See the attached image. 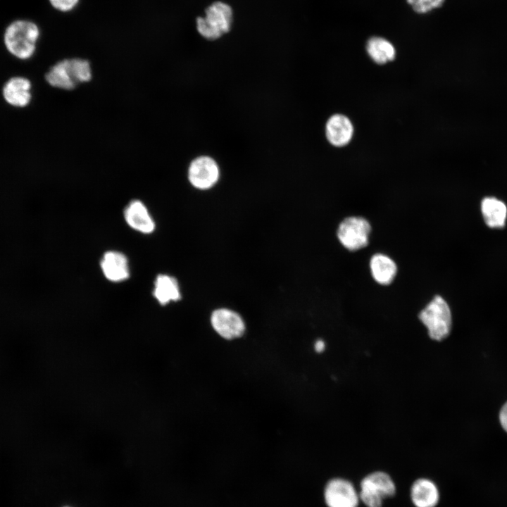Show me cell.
<instances>
[{"instance_id":"1","label":"cell","mask_w":507,"mask_h":507,"mask_svg":"<svg viewBox=\"0 0 507 507\" xmlns=\"http://www.w3.org/2000/svg\"><path fill=\"white\" fill-rule=\"evenodd\" d=\"M42 36V29L38 23L31 19L19 18L6 27L3 42L12 56L27 61L35 54Z\"/></svg>"},{"instance_id":"2","label":"cell","mask_w":507,"mask_h":507,"mask_svg":"<svg viewBox=\"0 0 507 507\" xmlns=\"http://www.w3.org/2000/svg\"><path fill=\"white\" fill-rule=\"evenodd\" d=\"M418 317L427 329L432 339L439 342L449 335L452 325L451 312L447 302L441 296H435L420 312Z\"/></svg>"},{"instance_id":"3","label":"cell","mask_w":507,"mask_h":507,"mask_svg":"<svg viewBox=\"0 0 507 507\" xmlns=\"http://www.w3.org/2000/svg\"><path fill=\"white\" fill-rule=\"evenodd\" d=\"M232 20V11L230 6L217 1L205 10L204 16L196 18L195 25L201 37L216 39L230 30Z\"/></svg>"},{"instance_id":"4","label":"cell","mask_w":507,"mask_h":507,"mask_svg":"<svg viewBox=\"0 0 507 507\" xmlns=\"http://www.w3.org/2000/svg\"><path fill=\"white\" fill-rule=\"evenodd\" d=\"M395 492V484L390 476L377 471L362 480L359 498L367 507H382L383 500L392 497Z\"/></svg>"},{"instance_id":"5","label":"cell","mask_w":507,"mask_h":507,"mask_svg":"<svg viewBox=\"0 0 507 507\" xmlns=\"http://www.w3.org/2000/svg\"><path fill=\"white\" fill-rule=\"evenodd\" d=\"M370 232L371 225L365 218L350 216L340 223L337 235L344 248L355 251L368 244Z\"/></svg>"},{"instance_id":"6","label":"cell","mask_w":507,"mask_h":507,"mask_svg":"<svg viewBox=\"0 0 507 507\" xmlns=\"http://www.w3.org/2000/svg\"><path fill=\"white\" fill-rule=\"evenodd\" d=\"M220 176L218 162L211 156L201 155L194 158L189 165L187 177L189 183L199 190L213 187Z\"/></svg>"},{"instance_id":"7","label":"cell","mask_w":507,"mask_h":507,"mask_svg":"<svg viewBox=\"0 0 507 507\" xmlns=\"http://www.w3.org/2000/svg\"><path fill=\"white\" fill-rule=\"evenodd\" d=\"M324 497L328 507H357L359 501V495L352 483L342 478L328 482Z\"/></svg>"},{"instance_id":"8","label":"cell","mask_w":507,"mask_h":507,"mask_svg":"<svg viewBox=\"0 0 507 507\" xmlns=\"http://www.w3.org/2000/svg\"><path fill=\"white\" fill-rule=\"evenodd\" d=\"M211 324L213 330L225 339L240 337L245 331V324L237 312L228 308H218L211 315Z\"/></svg>"},{"instance_id":"9","label":"cell","mask_w":507,"mask_h":507,"mask_svg":"<svg viewBox=\"0 0 507 507\" xmlns=\"http://www.w3.org/2000/svg\"><path fill=\"white\" fill-rule=\"evenodd\" d=\"M32 82L27 77H11L2 87V97L4 101L12 107H27L32 101Z\"/></svg>"},{"instance_id":"10","label":"cell","mask_w":507,"mask_h":507,"mask_svg":"<svg viewBox=\"0 0 507 507\" xmlns=\"http://www.w3.org/2000/svg\"><path fill=\"white\" fill-rule=\"evenodd\" d=\"M124 218L127 225L143 234H151L155 230V223L146 206L139 200H132L125 207Z\"/></svg>"},{"instance_id":"11","label":"cell","mask_w":507,"mask_h":507,"mask_svg":"<svg viewBox=\"0 0 507 507\" xmlns=\"http://www.w3.org/2000/svg\"><path fill=\"white\" fill-rule=\"evenodd\" d=\"M100 265L104 275L111 282H122L130 276L127 258L120 252L116 251L106 252Z\"/></svg>"},{"instance_id":"12","label":"cell","mask_w":507,"mask_h":507,"mask_svg":"<svg viewBox=\"0 0 507 507\" xmlns=\"http://www.w3.org/2000/svg\"><path fill=\"white\" fill-rule=\"evenodd\" d=\"M353 132L351 121L343 115H333L326 123L325 135L333 146H343L347 144L352 137Z\"/></svg>"},{"instance_id":"13","label":"cell","mask_w":507,"mask_h":507,"mask_svg":"<svg viewBox=\"0 0 507 507\" xmlns=\"http://www.w3.org/2000/svg\"><path fill=\"white\" fill-rule=\"evenodd\" d=\"M46 82L51 87L60 89L70 90L75 88L74 80L69 57H64L53 64L45 75Z\"/></svg>"},{"instance_id":"14","label":"cell","mask_w":507,"mask_h":507,"mask_svg":"<svg viewBox=\"0 0 507 507\" xmlns=\"http://www.w3.org/2000/svg\"><path fill=\"white\" fill-rule=\"evenodd\" d=\"M411 496L415 507H435L439 500L437 486L426 478H420L413 482Z\"/></svg>"},{"instance_id":"15","label":"cell","mask_w":507,"mask_h":507,"mask_svg":"<svg viewBox=\"0 0 507 507\" xmlns=\"http://www.w3.org/2000/svg\"><path fill=\"white\" fill-rule=\"evenodd\" d=\"M370 269L374 280L381 285L391 284L397 273L395 262L383 254H375L371 257Z\"/></svg>"},{"instance_id":"16","label":"cell","mask_w":507,"mask_h":507,"mask_svg":"<svg viewBox=\"0 0 507 507\" xmlns=\"http://www.w3.org/2000/svg\"><path fill=\"white\" fill-rule=\"evenodd\" d=\"M153 294L161 305H166L181 299L180 287L176 279L163 274L156 277Z\"/></svg>"},{"instance_id":"17","label":"cell","mask_w":507,"mask_h":507,"mask_svg":"<svg viewBox=\"0 0 507 507\" xmlns=\"http://www.w3.org/2000/svg\"><path fill=\"white\" fill-rule=\"evenodd\" d=\"M481 211L484 222L489 227L501 228L505 225L507 207L501 201L494 197H486L482 201Z\"/></svg>"},{"instance_id":"18","label":"cell","mask_w":507,"mask_h":507,"mask_svg":"<svg viewBox=\"0 0 507 507\" xmlns=\"http://www.w3.org/2000/svg\"><path fill=\"white\" fill-rule=\"evenodd\" d=\"M366 51L373 61L384 64L393 61L396 56L394 45L387 39L373 36L366 42Z\"/></svg>"},{"instance_id":"19","label":"cell","mask_w":507,"mask_h":507,"mask_svg":"<svg viewBox=\"0 0 507 507\" xmlns=\"http://www.w3.org/2000/svg\"><path fill=\"white\" fill-rule=\"evenodd\" d=\"M70 59L73 76L75 82H89L92 78L89 60L79 56H70Z\"/></svg>"},{"instance_id":"20","label":"cell","mask_w":507,"mask_h":507,"mask_svg":"<svg viewBox=\"0 0 507 507\" xmlns=\"http://www.w3.org/2000/svg\"><path fill=\"white\" fill-rule=\"evenodd\" d=\"M446 0H406L417 13L425 14L443 6Z\"/></svg>"},{"instance_id":"21","label":"cell","mask_w":507,"mask_h":507,"mask_svg":"<svg viewBox=\"0 0 507 507\" xmlns=\"http://www.w3.org/2000/svg\"><path fill=\"white\" fill-rule=\"evenodd\" d=\"M50 7L56 12L68 13L73 12L80 3V0H46Z\"/></svg>"},{"instance_id":"22","label":"cell","mask_w":507,"mask_h":507,"mask_svg":"<svg viewBox=\"0 0 507 507\" xmlns=\"http://www.w3.org/2000/svg\"><path fill=\"white\" fill-rule=\"evenodd\" d=\"M499 419L502 428L507 432V401L499 411Z\"/></svg>"},{"instance_id":"23","label":"cell","mask_w":507,"mask_h":507,"mask_svg":"<svg viewBox=\"0 0 507 507\" xmlns=\"http://www.w3.org/2000/svg\"><path fill=\"white\" fill-rule=\"evenodd\" d=\"M314 348L316 352H323L325 348V342L322 339L317 340L315 343Z\"/></svg>"}]
</instances>
